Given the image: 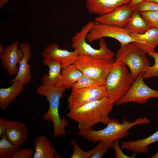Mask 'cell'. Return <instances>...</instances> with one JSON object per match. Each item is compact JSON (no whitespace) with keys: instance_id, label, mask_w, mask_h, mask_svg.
Wrapping results in <instances>:
<instances>
[{"instance_id":"28","label":"cell","mask_w":158,"mask_h":158,"mask_svg":"<svg viewBox=\"0 0 158 158\" xmlns=\"http://www.w3.org/2000/svg\"><path fill=\"white\" fill-rule=\"evenodd\" d=\"M154 59V64L149 66L144 75V79L158 77V53L155 51L148 54Z\"/></svg>"},{"instance_id":"2","label":"cell","mask_w":158,"mask_h":158,"mask_svg":"<svg viewBox=\"0 0 158 158\" xmlns=\"http://www.w3.org/2000/svg\"><path fill=\"white\" fill-rule=\"evenodd\" d=\"M122 121V123H120L117 119H111L107 126L101 130H95L91 128L79 131L78 134L93 143L103 141L109 148H111L115 140L128 136L129 130L131 128L138 125L149 124L150 121L147 117H145L138 118L134 121L130 122L125 117Z\"/></svg>"},{"instance_id":"15","label":"cell","mask_w":158,"mask_h":158,"mask_svg":"<svg viewBox=\"0 0 158 158\" xmlns=\"http://www.w3.org/2000/svg\"><path fill=\"white\" fill-rule=\"evenodd\" d=\"M131 0H85V8L91 14L101 16L113 11L123 5L129 4Z\"/></svg>"},{"instance_id":"33","label":"cell","mask_w":158,"mask_h":158,"mask_svg":"<svg viewBox=\"0 0 158 158\" xmlns=\"http://www.w3.org/2000/svg\"><path fill=\"white\" fill-rule=\"evenodd\" d=\"M6 130V119L0 118V138L5 135Z\"/></svg>"},{"instance_id":"12","label":"cell","mask_w":158,"mask_h":158,"mask_svg":"<svg viewBox=\"0 0 158 158\" xmlns=\"http://www.w3.org/2000/svg\"><path fill=\"white\" fill-rule=\"evenodd\" d=\"M23 56V52L21 48H19L18 42L16 41L4 48L0 55L1 65L5 69L8 74L13 76L16 75L18 68L17 66Z\"/></svg>"},{"instance_id":"16","label":"cell","mask_w":158,"mask_h":158,"mask_svg":"<svg viewBox=\"0 0 158 158\" xmlns=\"http://www.w3.org/2000/svg\"><path fill=\"white\" fill-rule=\"evenodd\" d=\"M131 35L135 41L134 43L147 54L155 51L158 45V28H151L141 34L132 33Z\"/></svg>"},{"instance_id":"26","label":"cell","mask_w":158,"mask_h":158,"mask_svg":"<svg viewBox=\"0 0 158 158\" xmlns=\"http://www.w3.org/2000/svg\"><path fill=\"white\" fill-rule=\"evenodd\" d=\"M140 13L150 28H158V11H149Z\"/></svg>"},{"instance_id":"7","label":"cell","mask_w":158,"mask_h":158,"mask_svg":"<svg viewBox=\"0 0 158 158\" xmlns=\"http://www.w3.org/2000/svg\"><path fill=\"white\" fill-rule=\"evenodd\" d=\"M115 61L114 58L101 59L79 54L73 64L85 76L95 79L104 85Z\"/></svg>"},{"instance_id":"31","label":"cell","mask_w":158,"mask_h":158,"mask_svg":"<svg viewBox=\"0 0 158 158\" xmlns=\"http://www.w3.org/2000/svg\"><path fill=\"white\" fill-rule=\"evenodd\" d=\"M34 149L31 148H20L12 158H32L33 157Z\"/></svg>"},{"instance_id":"27","label":"cell","mask_w":158,"mask_h":158,"mask_svg":"<svg viewBox=\"0 0 158 158\" xmlns=\"http://www.w3.org/2000/svg\"><path fill=\"white\" fill-rule=\"evenodd\" d=\"M109 147L107 144L102 141L99 142L98 144L92 149L89 151L90 158H102L107 153Z\"/></svg>"},{"instance_id":"30","label":"cell","mask_w":158,"mask_h":158,"mask_svg":"<svg viewBox=\"0 0 158 158\" xmlns=\"http://www.w3.org/2000/svg\"><path fill=\"white\" fill-rule=\"evenodd\" d=\"M71 142L73 146L74 151L70 158H90V153L89 151L86 152L82 150L74 140H71Z\"/></svg>"},{"instance_id":"5","label":"cell","mask_w":158,"mask_h":158,"mask_svg":"<svg viewBox=\"0 0 158 158\" xmlns=\"http://www.w3.org/2000/svg\"><path fill=\"white\" fill-rule=\"evenodd\" d=\"M146 53L134 43L121 45L116 55L115 62H121L128 67L133 82L150 66Z\"/></svg>"},{"instance_id":"34","label":"cell","mask_w":158,"mask_h":158,"mask_svg":"<svg viewBox=\"0 0 158 158\" xmlns=\"http://www.w3.org/2000/svg\"><path fill=\"white\" fill-rule=\"evenodd\" d=\"M146 0H131L129 5L132 6H134L137 4Z\"/></svg>"},{"instance_id":"32","label":"cell","mask_w":158,"mask_h":158,"mask_svg":"<svg viewBox=\"0 0 158 158\" xmlns=\"http://www.w3.org/2000/svg\"><path fill=\"white\" fill-rule=\"evenodd\" d=\"M112 147L114 151L115 157L116 158H134L136 154L133 153L131 156H128L125 154L122 150L119 145V139L115 140L113 143Z\"/></svg>"},{"instance_id":"20","label":"cell","mask_w":158,"mask_h":158,"mask_svg":"<svg viewBox=\"0 0 158 158\" xmlns=\"http://www.w3.org/2000/svg\"><path fill=\"white\" fill-rule=\"evenodd\" d=\"M10 86L0 89V108L5 110L9 104L14 101L24 90V85L21 82L15 81Z\"/></svg>"},{"instance_id":"36","label":"cell","mask_w":158,"mask_h":158,"mask_svg":"<svg viewBox=\"0 0 158 158\" xmlns=\"http://www.w3.org/2000/svg\"><path fill=\"white\" fill-rule=\"evenodd\" d=\"M4 48L3 46L1 44V43L0 44V55L1 54L4 50Z\"/></svg>"},{"instance_id":"10","label":"cell","mask_w":158,"mask_h":158,"mask_svg":"<svg viewBox=\"0 0 158 158\" xmlns=\"http://www.w3.org/2000/svg\"><path fill=\"white\" fill-rule=\"evenodd\" d=\"M71 89L67 101L70 110L107 97L104 85L80 89L73 87Z\"/></svg>"},{"instance_id":"8","label":"cell","mask_w":158,"mask_h":158,"mask_svg":"<svg viewBox=\"0 0 158 158\" xmlns=\"http://www.w3.org/2000/svg\"><path fill=\"white\" fill-rule=\"evenodd\" d=\"M131 33L125 28L94 21L86 39L89 43H91L100 38L109 37L117 40L121 45H123L135 42L131 36Z\"/></svg>"},{"instance_id":"23","label":"cell","mask_w":158,"mask_h":158,"mask_svg":"<svg viewBox=\"0 0 158 158\" xmlns=\"http://www.w3.org/2000/svg\"><path fill=\"white\" fill-rule=\"evenodd\" d=\"M132 33L141 34L150 29L140 13L134 10L130 19L124 28Z\"/></svg>"},{"instance_id":"35","label":"cell","mask_w":158,"mask_h":158,"mask_svg":"<svg viewBox=\"0 0 158 158\" xmlns=\"http://www.w3.org/2000/svg\"><path fill=\"white\" fill-rule=\"evenodd\" d=\"M9 0H0V8H1Z\"/></svg>"},{"instance_id":"22","label":"cell","mask_w":158,"mask_h":158,"mask_svg":"<svg viewBox=\"0 0 158 158\" xmlns=\"http://www.w3.org/2000/svg\"><path fill=\"white\" fill-rule=\"evenodd\" d=\"M62 85L66 89L72 88L73 85L82 76L83 74L73 64L62 68Z\"/></svg>"},{"instance_id":"37","label":"cell","mask_w":158,"mask_h":158,"mask_svg":"<svg viewBox=\"0 0 158 158\" xmlns=\"http://www.w3.org/2000/svg\"><path fill=\"white\" fill-rule=\"evenodd\" d=\"M151 158H158V152L151 157Z\"/></svg>"},{"instance_id":"6","label":"cell","mask_w":158,"mask_h":158,"mask_svg":"<svg viewBox=\"0 0 158 158\" xmlns=\"http://www.w3.org/2000/svg\"><path fill=\"white\" fill-rule=\"evenodd\" d=\"M94 23V21H89L73 37L72 47L78 52L79 55H88L101 59H114L115 54L108 48L105 40L103 38L99 40V47L97 49L93 48L86 42V36Z\"/></svg>"},{"instance_id":"11","label":"cell","mask_w":158,"mask_h":158,"mask_svg":"<svg viewBox=\"0 0 158 158\" xmlns=\"http://www.w3.org/2000/svg\"><path fill=\"white\" fill-rule=\"evenodd\" d=\"M134 11L133 6L129 4H124L117 7L110 13L98 16L95 18L94 21L100 23L124 28Z\"/></svg>"},{"instance_id":"38","label":"cell","mask_w":158,"mask_h":158,"mask_svg":"<svg viewBox=\"0 0 158 158\" xmlns=\"http://www.w3.org/2000/svg\"><path fill=\"white\" fill-rule=\"evenodd\" d=\"M147 1H152L158 3V0H146Z\"/></svg>"},{"instance_id":"13","label":"cell","mask_w":158,"mask_h":158,"mask_svg":"<svg viewBox=\"0 0 158 158\" xmlns=\"http://www.w3.org/2000/svg\"><path fill=\"white\" fill-rule=\"evenodd\" d=\"M79 55L75 50L70 51L62 49L57 43L53 42L44 49L41 53L44 58L56 61L61 64L62 68L73 64Z\"/></svg>"},{"instance_id":"29","label":"cell","mask_w":158,"mask_h":158,"mask_svg":"<svg viewBox=\"0 0 158 158\" xmlns=\"http://www.w3.org/2000/svg\"><path fill=\"white\" fill-rule=\"evenodd\" d=\"M134 10L139 12L149 11H158V3L152 1H145L133 7Z\"/></svg>"},{"instance_id":"21","label":"cell","mask_w":158,"mask_h":158,"mask_svg":"<svg viewBox=\"0 0 158 158\" xmlns=\"http://www.w3.org/2000/svg\"><path fill=\"white\" fill-rule=\"evenodd\" d=\"M35 152L33 158H54L56 153L47 138L44 135L38 136L33 141Z\"/></svg>"},{"instance_id":"3","label":"cell","mask_w":158,"mask_h":158,"mask_svg":"<svg viewBox=\"0 0 158 158\" xmlns=\"http://www.w3.org/2000/svg\"><path fill=\"white\" fill-rule=\"evenodd\" d=\"M66 90L62 86L54 87L43 84L37 89V93L45 97L49 102V109L43 115L42 118L44 120L52 123L54 136L55 138L66 135L65 128L69 123L68 120L65 117L61 118L59 110L60 99Z\"/></svg>"},{"instance_id":"24","label":"cell","mask_w":158,"mask_h":158,"mask_svg":"<svg viewBox=\"0 0 158 158\" xmlns=\"http://www.w3.org/2000/svg\"><path fill=\"white\" fill-rule=\"evenodd\" d=\"M20 148L11 143L4 135L0 140V158H12Z\"/></svg>"},{"instance_id":"1","label":"cell","mask_w":158,"mask_h":158,"mask_svg":"<svg viewBox=\"0 0 158 158\" xmlns=\"http://www.w3.org/2000/svg\"><path fill=\"white\" fill-rule=\"evenodd\" d=\"M114 104L106 97L70 110L67 116L77 123L79 131L91 129L97 123L107 125L111 120L109 115Z\"/></svg>"},{"instance_id":"19","label":"cell","mask_w":158,"mask_h":158,"mask_svg":"<svg viewBox=\"0 0 158 158\" xmlns=\"http://www.w3.org/2000/svg\"><path fill=\"white\" fill-rule=\"evenodd\" d=\"M158 141V130L150 136L135 140L122 142L121 149L131 151L136 154L145 153L149 152L148 147L150 144Z\"/></svg>"},{"instance_id":"25","label":"cell","mask_w":158,"mask_h":158,"mask_svg":"<svg viewBox=\"0 0 158 158\" xmlns=\"http://www.w3.org/2000/svg\"><path fill=\"white\" fill-rule=\"evenodd\" d=\"M104 85L100 82L83 75L80 79L73 85L72 87L80 89Z\"/></svg>"},{"instance_id":"17","label":"cell","mask_w":158,"mask_h":158,"mask_svg":"<svg viewBox=\"0 0 158 158\" xmlns=\"http://www.w3.org/2000/svg\"><path fill=\"white\" fill-rule=\"evenodd\" d=\"M20 48L23 51V56L19 62L18 73L15 77L10 81V83L18 80L24 85L27 84L31 80V74L30 66L28 61L31 58V55L30 45L27 42L21 43L19 44Z\"/></svg>"},{"instance_id":"14","label":"cell","mask_w":158,"mask_h":158,"mask_svg":"<svg viewBox=\"0 0 158 158\" xmlns=\"http://www.w3.org/2000/svg\"><path fill=\"white\" fill-rule=\"evenodd\" d=\"M5 135L13 144L20 147L27 139L28 130L26 125L19 121L6 119Z\"/></svg>"},{"instance_id":"9","label":"cell","mask_w":158,"mask_h":158,"mask_svg":"<svg viewBox=\"0 0 158 158\" xmlns=\"http://www.w3.org/2000/svg\"><path fill=\"white\" fill-rule=\"evenodd\" d=\"M144 73L140 74L126 94L115 104L120 105L130 102L144 104L147 102L149 99H158V90L149 87L144 82Z\"/></svg>"},{"instance_id":"4","label":"cell","mask_w":158,"mask_h":158,"mask_svg":"<svg viewBox=\"0 0 158 158\" xmlns=\"http://www.w3.org/2000/svg\"><path fill=\"white\" fill-rule=\"evenodd\" d=\"M124 64L114 61L105 82L107 96L116 104L127 92L133 83Z\"/></svg>"},{"instance_id":"18","label":"cell","mask_w":158,"mask_h":158,"mask_svg":"<svg viewBox=\"0 0 158 158\" xmlns=\"http://www.w3.org/2000/svg\"><path fill=\"white\" fill-rule=\"evenodd\" d=\"M43 63L47 66L49 70L45 73L41 79L42 84L54 87H59L62 85V66L58 62L50 59L44 58Z\"/></svg>"}]
</instances>
